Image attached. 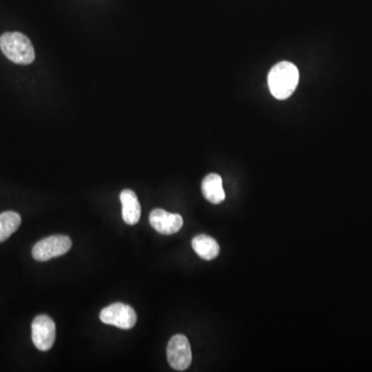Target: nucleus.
I'll return each mask as SVG.
<instances>
[{
  "instance_id": "obj_1",
  "label": "nucleus",
  "mask_w": 372,
  "mask_h": 372,
  "mask_svg": "<svg viewBox=\"0 0 372 372\" xmlns=\"http://www.w3.org/2000/svg\"><path fill=\"white\" fill-rule=\"evenodd\" d=\"M299 83V70L289 61H282L271 68L268 86L275 99L287 100L293 95Z\"/></svg>"
},
{
  "instance_id": "obj_2",
  "label": "nucleus",
  "mask_w": 372,
  "mask_h": 372,
  "mask_svg": "<svg viewBox=\"0 0 372 372\" xmlns=\"http://www.w3.org/2000/svg\"><path fill=\"white\" fill-rule=\"evenodd\" d=\"M0 49L6 58L16 65H31L36 52L31 40L20 33H6L0 36Z\"/></svg>"
},
{
  "instance_id": "obj_3",
  "label": "nucleus",
  "mask_w": 372,
  "mask_h": 372,
  "mask_svg": "<svg viewBox=\"0 0 372 372\" xmlns=\"http://www.w3.org/2000/svg\"><path fill=\"white\" fill-rule=\"evenodd\" d=\"M72 248V240L68 236L57 235L38 241L33 248V257L36 261L47 262L53 257L65 255Z\"/></svg>"
},
{
  "instance_id": "obj_4",
  "label": "nucleus",
  "mask_w": 372,
  "mask_h": 372,
  "mask_svg": "<svg viewBox=\"0 0 372 372\" xmlns=\"http://www.w3.org/2000/svg\"><path fill=\"white\" fill-rule=\"evenodd\" d=\"M100 319L107 325L114 326L123 330H129L136 325L137 314L134 308L129 305L114 303L102 310Z\"/></svg>"
},
{
  "instance_id": "obj_5",
  "label": "nucleus",
  "mask_w": 372,
  "mask_h": 372,
  "mask_svg": "<svg viewBox=\"0 0 372 372\" xmlns=\"http://www.w3.org/2000/svg\"><path fill=\"white\" fill-rule=\"evenodd\" d=\"M166 357L169 364L177 371H184L188 368L193 360L191 344L186 336L181 334L174 335L169 341L166 349Z\"/></svg>"
},
{
  "instance_id": "obj_6",
  "label": "nucleus",
  "mask_w": 372,
  "mask_h": 372,
  "mask_svg": "<svg viewBox=\"0 0 372 372\" xmlns=\"http://www.w3.org/2000/svg\"><path fill=\"white\" fill-rule=\"evenodd\" d=\"M31 339L38 351H49L56 339V326L53 319L45 314L36 317L31 325Z\"/></svg>"
},
{
  "instance_id": "obj_7",
  "label": "nucleus",
  "mask_w": 372,
  "mask_h": 372,
  "mask_svg": "<svg viewBox=\"0 0 372 372\" xmlns=\"http://www.w3.org/2000/svg\"><path fill=\"white\" fill-rule=\"evenodd\" d=\"M149 223L159 234L172 235L181 230L184 218L180 214L169 213L163 209H154L150 213Z\"/></svg>"
},
{
  "instance_id": "obj_8",
  "label": "nucleus",
  "mask_w": 372,
  "mask_h": 372,
  "mask_svg": "<svg viewBox=\"0 0 372 372\" xmlns=\"http://www.w3.org/2000/svg\"><path fill=\"white\" fill-rule=\"evenodd\" d=\"M122 204V218L127 225H137L141 218V205L134 191L124 189L120 193Z\"/></svg>"
},
{
  "instance_id": "obj_9",
  "label": "nucleus",
  "mask_w": 372,
  "mask_h": 372,
  "mask_svg": "<svg viewBox=\"0 0 372 372\" xmlns=\"http://www.w3.org/2000/svg\"><path fill=\"white\" fill-rule=\"evenodd\" d=\"M202 193L204 198L212 204H220L225 201L223 179L218 174H209L202 182Z\"/></svg>"
},
{
  "instance_id": "obj_10",
  "label": "nucleus",
  "mask_w": 372,
  "mask_h": 372,
  "mask_svg": "<svg viewBox=\"0 0 372 372\" xmlns=\"http://www.w3.org/2000/svg\"><path fill=\"white\" fill-rule=\"evenodd\" d=\"M191 245L198 257L206 261L216 259L220 250L218 241L207 235L196 236L191 242Z\"/></svg>"
},
{
  "instance_id": "obj_11",
  "label": "nucleus",
  "mask_w": 372,
  "mask_h": 372,
  "mask_svg": "<svg viewBox=\"0 0 372 372\" xmlns=\"http://www.w3.org/2000/svg\"><path fill=\"white\" fill-rule=\"evenodd\" d=\"M21 216L17 212L6 211L0 214V243L9 238L19 229Z\"/></svg>"
}]
</instances>
